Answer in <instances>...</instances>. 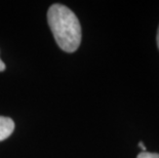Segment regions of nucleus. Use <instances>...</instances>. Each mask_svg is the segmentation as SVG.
Segmentation results:
<instances>
[{
  "mask_svg": "<svg viewBox=\"0 0 159 158\" xmlns=\"http://www.w3.org/2000/svg\"><path fill=\"white\" fill-rule=\"evenodd\" d=\"M47 22L57 45L73 52L81 42V26L76 15L62 4H52L47 11Z\"/></svg>",
  "mask_w": 159,
  "mask_h": 158,
  "instance_id": "nucleus-1",
  "label": "nucleus"
},
{
  "mask_svg": "<svg viewBox=\"0 0 159 158\" xmlns=\"http://www.w3.org/2000/svg\"><path fill=\"white\" fill-rule=\"evenodd\" d=\"M4 69H5V65H4V63L1 61V59H0V72L4 71Z\"/></svg>",
  "mask_w": 159,
  "mask_h": 158,
  "instance_id": "nucleus-5",
  "label": "nucleus"
},
{
  "mask_svg": "<svg viewBox=\"0 0 159 158\" xmlns=\"http://www.w3.org/2000/svg\"><path fill=\"white\" fill-rule=\"evenodd\" d=\"M137 158H159V154L150 152H141Z\"/></svg>",
  "mask_w": 159,
  "mask_h": 158,
  "instance_id": "nucleus-3",
  "label": "nucleus"
},
{
  "mask_svg": "<svg viewBox=\"0 0 159 158\" xmlns=\"http://www.w3.org/2000/svg\"><path fill=\"white\" fill-rule=\"evenodd\" d=\"M139 147H140L141 149L143 150V152H147V149H146V147H145V145H144V143H143V142H140V143H139Z\"/></svg>",
  "mask_w": 159,
  "mask_h": 158,
  "instance_id": "nucleus-4",
  "label": "nucleus"
},
{
  "mask_svg": "<svg viewBox=\"0 0 159 158\" xmlns=\"http://www.w3.org/2000/svg\"><path fill=\"white\" fill-rule=\"evenodd\" d=\"M156 42H157V46L159 48V27H158V30H157V35H156Z\"/></svg>",
  "mask_w": 159,
  "mask_h": 158,
  "instance_id": "nucleus-6",
  "label": "nucleus"
},
{
  "mask_svg": "<svg viewBox=\"0 0 159 158\" xmlns=\"http://www.w3.org/2000/svg\"><path fill=\"white\" fill-rule=\"evenodd\" d=\"M15 129V122L8 117L0 116V142L11 136Z\"/></svg>",
  "mask_w": 159,
  "mask_h": 158,
  "instance_id": "nucleus-2",
  "label": "nucleus"
}]
</instances>
